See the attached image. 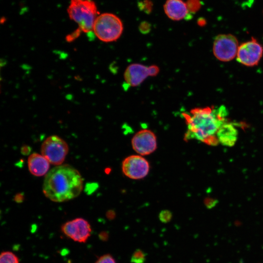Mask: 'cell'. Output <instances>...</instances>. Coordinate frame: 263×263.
I'll list each match as a JSON object with an SVG mask.
<instances>
[{"label":"cell","mask_w":263,"mask_h":263,"mask_svg":"<svg viewBox=\"0 0 263 263\" xmlns=\"http://www.w3.org/2000/svg\"><path fill=\"white\" fill-rule=\"evenodd\" d=\"M182 115L187 126L184 139H195L212 146L219 143L218 132L228 121L227 111L224 106L196 108Z\"/></svg>","instance_id":"1"},{"label":"cell","mask_w":263,"mask_h":263,"mask_svg":"<svg viewBox=\"0 0 263 263\" xmlns=\"http://www.w3.org/2000/svg\"><path fill=\"white\" fill-rule=\"evenodd\" d=\"M83 178L79 171L69 165H59L46 174L43 192L46 197L55 202L72 199L81 193Z\"/></svg>","instance_id":"2"},{"label":"cell","mask_w":263,"mask_h":263,"mask_svg":"<svg viewBox=\"0 0 263 263\" xmlns=\"http://www.w3.org/2000/svg\"><path fill=\"white\" fill-rule=\"evenodd\" d=\"M67 13L70 19L78 25V30L85 33L93 31L99 15L97 6L92 0H71Z\"/></svg>","instance_id":"3"},{"label":"cell","mask_w":263,"mask_h":263,"mask_svg":"<svg viewBox=\"0 0 263 263\" xmlns=\"http://www.w3.org/2000/svg\"><path fill=\"white\" fill-rule=\"evenodd\" d=\"M123 24L116 15L110 13L99 14L94 21L93 31L101 41L111 42L117 40L123 31Z\"/></svg>","instance_id":"4"},{"label":"cell","mask_w":263,"mask_h":263,"mask_svg":"<svg viewBox=\"0 0 263 263\" xmlns=\"http://www.w3.org/2000/svg\"><path fill=\"white\" fill-rule=\"evenodd\" d=\"M69 151L67 143L57 135L47 137L41 146V154L53 165H60Z\"/></svg>","instance_id":"5"},{"label":"cell","mask_w":263,"mask_h":263,"mask_svg":"<svg viewBox=\"0 0 263 263\" xmlns=\"http://www.w3.org/2000/svg\"><path fill=\"white\" fill-rule=\"evenodd\" d=\"M239 46L238 40L234 36L220 34L214 39L213 52L218 60L229 61L237 56Z\"/></svg>","instance_id":"6"},{"label":"cell","mask_w":263,"mask_h":263,"mask_svg":"<svg viewBox=\"0 0 263 263\" xmlns=\"http://www.w3.org/2000/svg\"><path fill=\"white\" fill-rule=\"evenodd\" d=\"M61 230L67 237L79 243L86 242L92 233L90 224L82 218L67 221L62 225Z\"/></svg>","instance_id":"7"},{"label":"cell","mask_w":263,"mask_h":263,"mask_svg":"<svg viewBox=\"0 0 263 263\" xmlns=\"http://www.w3.org/2000/svg\"><path fill=\"white\" fill-rule=\"evenodd\" d=\"M123 174L132 179L138 180L145 177L149 173V162L142 155H132L127 157L122 163Z\"/></svg>","instance_id":"8"},{"label":"cell","mask_w":263,"mask_h":263,"mask_svg":"<svg viewBox=\"0 0 263 263\" xmlns=\"http://www.w3.org/2000/svg\"><path fill=\"white\" fill-rule=\"evenodd\" d=\"M263 55V47L256 39L242 43L239 46L237 59L241 64L249 67L258 64Z\"/></svg>","instance_id":"9"},{"label":"cell","mask_w":263,"mask_h":263,"mask_svg":"<svg viewBox=\"0 0 263 263\" xmlns=\"http://www.w3.org/2000/svg\"><path fill=\"white\" fill-rule=\"evenodd\" d=\"M131 143L133 150L142 156L153 152L157 146L155 133L147 129H143L137 132L132 137Z\"/></svg>","instance_id":"10"},{"label":"cell","mask_w":263,"mask_h":263,"mask_svg":"<svg viewBox=\"0 0 263 263\" xmlns=\"http://www.w3.org/2000/svg\"><path fill=\"white\" fill-rule=\"evenodd\" d=\"M149 76V66L139 63L129 65L124 74L125 84L131 87L138 86Z\"/></svg>","instance_id":"11"},{"label":"cell","mask_w":263,"mask_h":263,"mask_svg":"<svg viewBox=\"0 0 263 263\" xmlns=\"http://www.w3.org/2000/svg\"><path fill=\"white\" fill-rule=\"evenodd\" d=\"M164 10L168 17L172 20H188L192 18L186 2L182 0H167L164 5Z\"/></svg>","instance_id":"12"},{"label":"cell","mask_w":263,"mask_h":263,"mask_svg":"<svg viewBox=\"0 0 263 263\" xmlns=\"http://www.w3.org/2000/svg\"><path fill=\"white\" fill-rule=\"evenodd\" d=\"M50 162L42 154L33 153L28 158V167L31 174L42 176L48 172Z\"/></svg>","instance_id":"13"},{"label":"cell","mask_w":263,"mask_h":263,"mask_svg":"<svg viewBox=\"0 0 263 263\" xmlns=\"http://www.w3.org/2000/svg\"><path fill=\"white\" fill-rule=\"evenodd\" d=\"M238 131L233 123L226 122L220 129L217 134L219 143L225 146H232L236 142Z\"/></svg>","instance_id":"14"},{"label":"cell","mask_w":263,"mask_h":263,"mask_svg":"<svg viewBox=\"0 0 263 263\" xmlns=\"http://www.w3.org/2000/svg\"><path fill=\"white\" fill-rule=\"evenodd\" d=\"M0 263H19L18 257L14 253L6 251L1 252Z\"/></svg>","instance_id":"15"},{"label":"cell","mask_w":263,"mask_h":263,"mask_svg":"<svg viewBox=\"0 0 263 263\" xmlns=\"http://www.w3.org/2000/svg\"><path fill=\"white\" fill-rule=\"evenodd\" d=\"M146 254L141 249H136L131 258V263H145L146 261Z\"/></svg>","instance_id":"16"},{"label":"cell","mask_w":263,"mask_h":263,"mask_svg":"<svg viewBox=\"0 0 263 263\" xmlns=\"http://www.w3.org/2000/svg\"><path fill=\"white\" fill-rule=\"evenodd\" d=\"M186 3L188 11L191 14H194L198 11L202 5L200 0H188Z\"/></svg>","instance_id":"17"},{"label":"cell","mask_w":263,"mask_h":263,"mask_svg":"<svg viewBox=\"0 0 263 263\" xmlns=\"http://www.w3.org/2000/svg\"><path fill=\"white\" fill-rule=\"evenodd\" d=\"M138 6L140 10L143 11L147 14H150L152 9V2L150 0L140 1Z\"/></svg>","instance_id":"18"},{"label":"cell","mask_w":263,"mask_h":263,"mask_svg":"<svg viewBox=\"0 0 263 263\" xmlns=\"http://www.w3.org/2000/svg\"><path fill=\"white\" fill-rule=\"evenodd\" d=\"M158 217L159 220L162 223L166 224L171 221L172 217V214L170 211L165 209L160 211Z\"/></svg>","instance_id":"19"},{"label":"cell","mask_w":263,"mask_h":263,"mask_svg":"<svg viewBox=\"0 0 263 263\" xmlns=\"http://www.w3.org/2000/svg\"><path fill=\"white\" fill-rule=\"evenodd\" d=\"M95 263H117L115 259L110 254H106L101 256Z\"/></svg>","instance_id":"20"},{"label":"cell","mask_w":263,"mask_h":263,"mask_svg":"<svg viewBox=\"0 0 263 263\" xmlns=\"http://www.w3.org/2000/svg\"><path fill=\"white\" fill-rule=\"evenodd\" d=\"M151 24L148 21L141 22L139 26L140 32L144 34L149 33L151 30Z\"/></svg>","instance_id":"21"},{"label":"cell","mask_w":263,"mask_h":263,"mask_svg":"<svg viewBox=\"0 0 263 263\" xmlns=\"http://www.w3.org/2000/svg\"><path fill=\"white\" fill-rule=\"evenodd\" d=\"M159 68L155 65L149 66V72L150 76H156L159 73Z\"/></svg>","instance_id":"22"},{"label":"cell","mask_w":263,"mask_h":263,"mask_svg":"<svg viewBox=\"0 0 263 263\" xmlns=\"http://www.w3.org/2000/svg\"><path fill=\"white\" fill-rule=\"evenodd\" d=\"M31 150V148L28 145L22 146L20 149L21 153L24 155H29L30 154Z\"/></svg>","instance_id":"23"},{"label":"cell","mask_w":263,"mask_h":263,"mask_svg":"<svg viewBox=\"0 0 263 263\" xmlns=\"http://www.w3.org/2000/svg\"><path fill=\"white\" fill-rule=\"evenodd\" d=\"M24 196L23 193H18L14 197V200L17 203H22L24 201Z\"/></svg>","instance_id":"24"},{"label":"cell","mask_w":263,"mask_h":263,"mask_svg":"<svg viewBox=\"0 0 263 263\" xmlns=\"http://www.w3.org/2000/svg\"><path fill=\"white\" fill-rule=\"evenodd\" d=\"M99 239L102 241H107L109 238V232L107 231H101L98 234Z\"/></svg>","instance_id":"25"},{"label":"cell","mask_w":263,"mask_h":263,"mask_svg":"<svg viewBox=\"0 0 263 263\" xmlns=\"http://www.w3.org/2000/svg\"><path fill=\"white\" fill-rule=\"evenodd\" d=\"M115 216L114 212L109 211L107 213V217L109 219H113Z\"/></svg>","instance_id":"26"},{"label":"cell","mask_w":263,"mask_h":263,"mask_svg":"<svg viewBox=\"0 0 263 263\" xmlns=\"http://www.w3.org/2000/svg\"><path fill=\"white\" fill-rule=\"evenodd\" d=\"M206 22L205 19L200 18L198 20V23L199 25L202 26L206 24Z\"/></svg>","instance_id":"27"}]
</instances>
